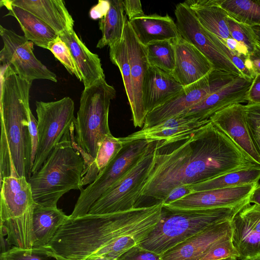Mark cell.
I'll return each instance as SVG.
<instances>
[{
  "label": "cell",
  "mask_w": 260,
  "mask_h": 260,
  "mask_svg": "<svg viewBox=\"0 0 260 260\" xmlns=\"http://www.w3.org/2000/svg\"><path fill=\"white\" fill-rule=\"evenodd\" d=\"M259 165L211 121L172 142L157 141L140 199L162 202L169 192Z\"/></svg>",
  "instance_id": "cell-1"
},
{
  "label": "cell",
  "mask_w": 260,
  "mask_h": 260,
  "mask_svg": "<svg viewBox=\"0 0 260 260\" xmlns=\"http://www.w3.org/2000/svg\"><path fill=\"white\" fill-rule=\"evenodd\" d=\"M162 206L159 202L125 211L69 218L47 246L66 259L82 260L124 238L143 240L159 222Z\"/></svg>",
  "instance_id": "cell-2"
},
{
  "label": "cell",
  "mask_w": 260,
  "mask_h": 260,
  "mask_svg": "<svg viewBox=\"0 0 260 260\" xmlns=\"http://www.w3.org/2000/svg\"><path fill=\"white\" fill-rule=\"evenodd\" d=\"M0 182L6 177L31 176V142L28 110L32 82L9 65L1 68Z\"/></svg>",
  "instance_id": "cell-3"
},
{
  "label": "cell",
  "mask_w": 260,
  "mask_h": 260,
  "mask_svg": "<svg viewBox=\"0 0 260 260\" xmlns=\"http://www.w3.org/2000/svg\"><path fill=\"white\" fill-rule=\"evenodd\" d=\"M74 127L57 144L41 168L27 179L36 204L57 207L63 194L73 189H83L84 161L71 140Z\"/></svg>",
  "instance_id": "cell-4"
},
{
  "label": "cell",
  "mask_w": 260,
  "mask_h": 260,
  "mask_svg": "<svg viewBox=\"0 0 260 260\" xmlns=\"http://www.w3.org/2000/svg\"><path fill=\"white\" fill-rule=\"evenodd\" d=\"M248 203L232 207L189 209H172L163 206L159 222L139 245L161 256L210 225L232 221Z\"/></svg>",
  "instance_id": "cell-5"
},
{
  "label": "cell",
  "mask_w": 260,
  "mask_h": 260,
  "mask_svg": "<svg viewBox=\"0 0 260 260\" xmlns=\"http://www.w3.org/2000/svg\"><path fill=\"white\" fill-rule=\"evenodd\" d=\"M115 97V88L105 79L84 88L81 93L74 121V145L84 159V170L95 158L104 139L111 134L109 112L111 101Z\"/></svg>",
  "instance_id": "cell-6"
},
{
  "label": "cell",
  "mask_w": 260,
  "mask_h": 260,
  "mask_svg": "<svg viewBox=\"0 0 260 260\" xmlns=\"http://www.w3.org/2000/svg\"><path fill=\"white\" fill-rule=\"evenodd\" d=\"M0 231L9 245L32 248L35 202L25 177H8L1 183Z\"/></svg>",
  "instance_id": "cell-7"
},
{
  "label": "cell",
  "mask_w": 260,
  "mask_h": 260,
  "mask_svg": "<svg viewBox=\"0 0 260 260\" xmlns=\"http://www.w3.org/2000/svg\"><path fill=\"white\" fill-rule=\"evenodd\" d=\"M157 143H150L140 159L95 202L87 214L113 213L137 207L141 191L152 168Z\"/></svg>",
  "instance_id": "cell-8"
},
{
  "label": "cell",
  "mask_w": 260,
  "mask_h": 260,
  "mask_svg": "<svg viewBox=\"0 0 260 260\" xmlns=\"http://www.w3.org/2000/svg\"><path fill=\"white\" fill-rule=\"evenodd\" d=\"M38 146L31 175L42 166L55 146L74 125V102L70 97L53 102L37 101Z\"/></svg>",
  "instance_id": "cell-9"
},
{
  "label": "cell",
  "mask_w": 260,
  "mask_h": 260,
  "mask_svg": "<svg viewBox=\"0 0 260 260\" xmlns=\"http://www.w3.org/2000/svg\"><path fill=\"white\" fill-rule=\"evenodd\" d=\"M151 142L134 140L124 144L118 154L100 172L96 179L80 191L70 218L87 214L95 202L120 179L145 153Z\"/></svg>",
  "instance_id": "cell-10"
},
{
  "label": "cell",
  "mask_w": 260,
  "mask_h": 260,
  "mask_svg": "<svg viewBox=\"0 0 260 260\" xmlns=\"http://www.w3.org/2000/svg\"><path fill=\"white\" fill-rule=\"evenodd\" d=\"M238 77L239 76L234 73L213 69L208 75L193 84L184 87L167 102L148 113L142 128L151 127L181 114Z\"/></svg>",
  "instance_id": "cell-11"
},
{
  "label": "cell",
  "mask_w": 260,
  "mask_h": 260,
  "mask_svg": "<svg viewBox=\"0 0 260 260\" xmlns=\"http://www.w3.org/2000/svg\"><path fill=\"white\" fill-rule=\"evenodd\" d=\"M0 35L3 42L0 52L2 66H10L21 78L30 82L36 79L57 82L56 75L34 55L32 42L1 25Z\"/></svg>",
  "instance_id": "cell-12"
},
{
  "label": "cell",
  "mask_w": 260,
  "mask_h": 260,
  "mask_svg": "<svg viewBox=\"0 0 260 260\" xmlns=\"http://www.w3.org/2000/svg\"><path fill=\"white\" fill-rule=\"evenodd\" d=\"M175 15L180 36L199 50L212 64L214 70L243 76L220 51L213 41L211 33L201 25L193 11L185 3H180L176 5Z\"/></svg>",
  "instance_id": "cell-13"
},
{
  "label": "cell",
  "mask_w": 260,
  "mask_h": 260,
  "mask_svg": "<svg viewBox=\"0 0 260 260\" xmlns=\"http://www.w3.org/2000/svg\"><path fill=\"white\" fill-rule=\"evenodd\" d=\"M232 239L240 257L250 260L260 256V205L247 203L231 221Z\"/></svg>",
  "instance_id": "cell-14"
},
{
  "label": "cell",
  "mask_w": 260,
  "mask_h": 260,
  "mask_svg": "<svg viewBox=\"0 0 260 260\" xmlns=\"http://www.w3.org/2000/svg\"><path fill=\"white\" fill-rule=\"evenodd\" d=\"M131 67L133 94V105L131 108L132 120L135 127H143L146 116L142 99L143 85L148 70L146 50L135 35L128 20L124 30Z\"/></svg>",
  "instance_id": "cell-15"
},
{
  "label": "cell",
  "mask_w": 260,
  "mask_h": 260,
  "mask_svg": "<svg viewBox=\"0 0 260 260\" xmlns=\"http://www.w3.org/2000/svg\"><path fill=\"white\" fill-rule=\"evenodd\" d=\"M257 184L194 192L163 206L177 209L235 207L249 202Z\"/></svg>",
  "instance_id": "cell-16"
},
{
  "label": "cell",
  "mask_w": 260,
  "mask_h": 260,
  "mask_svg": "<svg viewBox=\"0 0 260 260\" xmlns=\"http://www.w3.org/2000/svg\"><path fill=\"white\" fill-rule=\"evenodd\" d=\"M232 235L231 221L210 225L167 251L161 260H200L215 244Z\"/></svg>",
  "instance_id": "cell-17"
},
{
  "label": "cell",
  "mask_w": 260,
  "mask_h": 260,
  "mask_svg": "<svg viewBox=\"0 0 260 260\" xmlns=\"http://www.w3.org/2000/svg\"><path fill=\"white\" fill-rule=\"evenodd\" d=\"M252 81L245 77L239 76L181 114L201 121L210 120L212 115L225 108L247 102V93Z\"/></svg>",
  "instance_id": "cell-18"
},
{
  "label": "cell",
  "mask_w": 260,
  "mask_h": 260,
  "mask_svg": "<svg viewBox=\"0 0 260 260\" xmlns=\"http://www.w3.org/2000/svg\"><path fill=\"white\" fill-rule=\"evenodd\" d=\"M174 43L175 66L172 75L184 87L198 81L214 69L208 59L181 36Z\"/></svg>",
  "instance_id": "cell-19"
},
{
  "label": "cell",
  "mask_w": 260,
  "mask_h": 260,
  "mask_svg": "<svg viewBox=\"0 0 260 260\" xmlns=\"http://www.w3.org/2000/svg\"><path fill=\"white\" fill-rule=\"evenodd\" d=\"M210 119L260 165V155L248 128L244 105L237 104L225 108L215 113Z\"/></svg>",
  "instance_id": "cell-20"
},
{
  "label": "cell",
  "mask_w": 260,
  "mask_h": 260,
  "mask_svg": "<svg viewBox=\"0 0 260 260\" xmlns=\"http://www.w3.org/2000/svg\"><path fill=\"white\" fill-rule=\"evenodd\" d=\"M210 121H201L180 114L151 127L142 128L120 139L123 144L138 140L170 143L197 131Z\"/></svg>",
  "instance_id": "cell-21"
},
{
  "label": "cell",
  "mask_w": 260,
  "mask_h": 260,
  "mask_svg": "<svg viewBox=\"0 0 260 260\" xmlns=\"http://www.w3.org/2000/svg\"><path fill=\"white\" fill-rule=\"evenodd\" d=\"M184 87L172 74L149 65L144 80L142 91L146 115L177 94Z\"/></svg>",
  "instance_id": "cell-22"
},
{
  "label": "cell",
  "mask_w": 260,
  "mask_h": 260,
  "mask_svg": "<svg viewBox=\"0 0 260 260\" xmlns=\"http://www.w3.org/2000/svg\"><path fill=\"white\" fill-rule=\"evenodd\" d=\"M34 14L59 35L73 29L74 21L62 0H8Z\"/></svg>",
  "instance_id": "cell-23"
},
{
  "label": "cell",
  "mask_w": 260,
  "mask_h": 260,
  "mask_svg": "<svg viewBox=\"0 0 260 260\" xmlns=\"http://www.w3.org/2000/svg\"><path fill=\"white\" fill-rule=\"evenodd\" d=\"M59 36L70 50L82 76L84 88L91 86L101 79H105L98 55L88 49L74 29L64 31Z\"/></svg>",
  "instance_id": "cell-24"
},
{
  "label": "cell",
  "mask_w": 260,
  "mask_h": 260,
  "mask_svg": "<svg viewBox=\"0 0 260 260\" xmlns=\"http://www.w3.org/2000/svg\"><path fill=\"white\" fill-rule=\"evenodd\" d=\"M128 21L137 39L144 46L154 41L174 40L180 36L176 23L168 14L144 15Z\"/></svg>",
  "instance_id": "cell-25"
},
{
  "label": "cell",
  "mask_w": 260,
  "mask_h": 260,
  "mask_svg": "<svg viewBox=\"0 0 260 260\" xmlns=\"http://www.w3.org/2000/svg\"><path fill=\"white\" fill-rule=\"evenodd\" d=\"M1 7L9 12L5 16H11L19 22L24 37L40 47L47 49L49 43L58 36L56 31L40 18L29 12L11 4L8 0H1Z\"/></svg>",
  "instance_id": "cell-26"
},
{
  "label": "cell",
  "mask_w": 260,
  "mask_h": 260,
  "mask_svg": "<svg viewBox=\"0 0 260 260\" xmlns=\"http://www.w3.org/2000/svg\"><path fill=\"white\" fill-rule=\"evenodd\" d=\"M184 3L208 31L221 40L232 38L227 23L229 15L219 5V0H188Z\"/></svg>",
  "instance_id": "cell-27"
},
{
  "label": "cell",
  "mask_w": 260,
  "mask_h": 260,
  "mask_svg": "<svg viewBox=\"0 0 260 260\" xmlns=\"http://www.w3.org/2000/svg\"><path fill=\"white\" fill-rule=\"evenodd\" d=\"M69 218L57 207L44 206L35 203L32 248L47 246Z\"/></svg>",
  "instance_id": "cell-28"
},
{
  "label": "cell",
  "mask_w": 260,
  "mask_h": 260,
  "mask_svg": "<svg viewBox=\"0 0 260 260\" xmlns=\"http://www.w3.org/2000/svg\"><path fill=\"white\" fill-rule=\"evenodd\" d=\"M110 7L106 14L99 21L102 37L96 47H109L121 40L127 18L123 9L122 1H109Z\"/></svg>",
  "instance_id": "cell-29"
},
{
  "label": "cell",
  "mask_w": 260,
  "mask_h": 260,
  "mask_svg": "<svg viewBox=\"0 0 260 260\" xmlns=\"http://www.w3.org/2000/svg\"><path fill=\"white\" fill-rule=\"evenodd\" d=\"M260 166L231 172L218 177L188 185L192 192L258 184Z\"/></svg>",
  "instance_id": "cell-30"
},
{
  "label": "cell",
  "mask_w": 260,
  "mask_h": 260,
  "mask_svg": "<svg viewBox=\"0 0 260 260\" xmlns=\"http://www.w3.org/2000/svg\"><path fill=\"white\" fill-rule=\"evenodd\" d=\"M123 145L120 138H116L112 134L108 135L102 143L95 158L84 170L82 186L93 182L100 172L118 154Z\"/></svg>",
  "instance_id": "cell-31"
},
{
  "label": "cell",
  "mask_w": 260,
  "mask_h": 260,
  "mask_svg": "<svg viewBox=\"0 0 260 260\" xmlns=\"http://www.w3.org/2000/svg\"><path fill=\"white\" fill-rule=\"evenodd\" d=\"M219 5L235 20L260 26V0H219Z\"/></svg>",
  "instance_id": "cell-32"
},
{
  "label": "cell",
  "mask_w": 260,
  "mask_h": 260,
  "mask_svg": "<svg viewBox=\"0 0 260 260\" xmlns=\"http://www.w3.org/2000/svg\"><path fill=\"white\" fill-rule=\"evenodd\" d=\"M174 40L154 41L145 46L150 66L173 74L175 66Z\"/></svg>",
  "instance_id": "cell-33"
},
{
  "label": "cell",
  "mask_w": 260,
  "mask_h": 260,
  "mask_svg": "<svg viewBox=\"0 0 260 260\" xmlns=\"http://www.w3.org/2000/svg\"><path fill=\"white\" fill-rule=\"evenodd\" d=\"M109 48L110 59L111 62L117 66L120 71L128 102L130 108H132L133 105V94L131 67L124 34L120 41Z\"/></svg>",
  "instance_id": "cell-34"
},
{
  "label": "cell",
  "mask_w": 260,
  "mask_h": 260,
  "mask_svg": "<svg viewBox=\"0 0 260 260\" xmlns=\"http://www.w3.org/2000/svg\"><path fill=\"white\" fill-rule=\"evenodd\" d=\"M0 260H69L59 256L48 246L23 249L13 246L1 253Z\"/></svg>",
  "instance_id": "cell-35"
},
{
  "label": "cell",
  "mask_w": 260,
  "mask_h": 260,
  "mask_svg": "<svg viewBox=\"0 0 260 260\" xmlns=\"http://www.w3.org/2000/svg\"><path fill=\"white\" fill-rule=\"evenodd\" d=\"M227 23L231 37L244 45L249 54L251 53L258 43L252 27L240 23L229 16L227 17Z\"/></svg>",
  "instance_id": "cell-36"
},
{
  "label": "cell",
  "mask_w": 260,
  "mask_h": 260,
  "mask_svg": "<svg viewBox=\"0 0 260 260\" xmlns=\"http://www.w3.org/2000/svg\"><path fill=\"white\" fill-rule=\"evenodd\" d=\"M48 49L62 63L69 73L75 75L80 81H82V76L69 47L59 36L49 43Z\"/></svg>",
  "instance_id": "cell-37"
},
{
  "label": "cell",
  "mask_w": 260,
  "mask_h": 260,
  "mask_svg": "<svg viewBox=\"0 0 260 260\" xmlns=\"http://www.w3.org/2000/svg\"><path fill=\"white\" fill-rule=\"evenodd\" d=\"M244 112L252 141L260 155V104H247Z\"/></svg>",
  "instance_id": "cell-38"
},
{
  "label": "cell",
  "mask_w": 260,
  "mask_h": 260,
  "mask_svg": "<svg viewBox=\"0 0 260 260\" xmlns=\"http://www.w3.org/2000/svg\"><path fill=\"white\" fill-rule=\"evenodd\" d=\"M232 238L220 241L212 246L200 260H219L228 257L239 258Z\"/></svg>",
  "instance_id": "cell-39"
},
{
  "label": "cell",
  "mask_w": 260,
  "mask_h": 260,
  "mask_svg": "<svg viewBox=\"0 0 260 260\" xmlns=\"http://www.w3.org/2000/svg\"><path fill=\"white\" fill-rule=\"evenodd\" d=\"M211 37L220 51L234 64L244 77L251 80L254 79V77L248 70L246 65V59L248 56L246 58L239 56L229 49L218 38L212 33H211Z\"/></svg>",
  "instance_id": "cell-40"
},
{
  "label": "cell",
  "mask_w": 260,
  "mask_h": 260,
  "mask_svg": "<svg viewBox=\"0 0 260 260\" xmlns=\"http://www.w3.org/2000/svg\"><path fill=\"white\" fill-rule=\"evenodd\" d=\"M116 260H161V256L136 245L119 256Z\"/></svg>",
  "instance_id": "cell-41"
},
{
  "label": "cell",
  "mask_w": 260,
  "mask_h": 260,
  "mask_svg": "<svg viewBox=\"0 0 260 260\" xmlns=\"http://www.w3.org/2000/svg\"><path fill=\"white\" fill-rule=\"evenodd\" d=\"M123 9L125 15L128 16V20L144 15L140 1H122Z\"/></svg>",
  "instance_id": "cell-42"
},
{
  "label": "cell",
  "mask_w": 260,
  "mask_h": 260,
  "mask_svg": "<svg viewBox=\"0 0 260 260\" xmlns=\"http://www.w3.org/2000/svg\"><path fill=\"white\" fill-rule=\"evenodd\" d=\"M247 104H260V74L255 76L248 90Z\"/></svg>",
  "instance_id": "cell-43"
},
{
  "label": "cell",
  "mask_w": 260,
  "mask_h": 260,
  "mask_svg": "<svg viewBox=\"0 0 260 260\" xmlns=\"http://www.w3.org/2000/svg\"><path fill=\"white\" fill-rule=\"evenodd\" d=\"M221 41L229 49L234 52L239 56L244 58L248 56L249 52L247 47L233 38H230Z\"/></svg>",
  "instance_id": "cell-44"
},
{
  "label": "cell",
  "mask_w": 260,
  "mask_h": 260,
  "mask_svg": "<svg viewBox=\"0 0 260 260\" xmlns=\"http://www.w3.org/2000/svg\"><path fill=\"white\" fill-rule=\"evenodd\" d=\"M192 192L188 185L178 186L171 190L162 203L164 205L170 204Z\"/></svg>",
  "instance_id": "cell-45"
},
{
  "label": "cell",
  "mask_w": 260,
  "mask_h": 260,
  "mask_svg": "<svg viewBox=\"0 0 260 260\" xmlns=\"http://www.w3.org/2000/svg\"><path fill=\"white\" fill-rule=\"evenodd\" d=\"M109 7V1H100L99 4L91 9V17L94 19L102 18L107 13Z\"/></svg>",
  "instance_id": "cell-46"
},
{
  "label": "cell",
  "mask_w": 260,
  "mask_h": 260,
  "mask_svg": "<svg viewBox=\"0 0 260 260\" xmlns=\"http://www.w3.org/2000/svg\"><path fill=\"white\" fill-rule=\"evenodd\" d=\"M255 76L260 74V44L258 43L253 51L248 55Z\"/></svg>",
  "instance_id": "cell-47"
},
{
  "label": "cell",
  "mask_w": 260,
  "mask_h": 260,
  "mask_svg": "<svg viewBox=\"0 0 260 260\" xmlns=\"http://www.w3.org/2000/svg\"><path fill=\"white\" fill-rule=\"evenodd\" d=\"M250 203L260 205V184H258L249 198Z\"/></svg>",
  "instance_id": "cell-48"
},
{
  "label": "cell",
  "mask_w": 260,
  "mask_h": 260,
  "mask_svg": "<svg viewBox=\"0 0 260 260\" xmlns=\"http://www.w3.org/2000/svg\"><path fill=\"white\" fill-rule=\"evenodd\" d=\"M82 260H114L112 258L103 255H90Z\"/></svg>",
  "instance_id": "cell-49"
},
{
  "label": "cell",
  "mask_w": 260,
  "mask_h": 260,
  "mask_svg": "<svg viewBox=\"0 0 260 260\" xmlns=\"http://www.w3.org/2000/svg\"><path fill=\"white\" fill-rule=\"evenodd\" d=\"M252 28L256 35L258 43L260 44V26H253Z\"/></svg>",
  "instance_id": "cell-50"
},
{
  "label": "cell",
  "mask_w": 260,
  "mask_h": 260,
  "mask_svg": "<svg viewBox=\"0 0 260 260\" xmlns=\"http://www.w3.org/2000/svg\"><path fill=\"white\" fill-rule=\"evenodd\" d=\"M219 260H239V259L237 257H228Z\"/></svg>",
  "instance_id": "cell-51"
},
{
  "label": "cell",
  "mask_w": 260,
  "mask_h": 260,
  "mask_svg": "<svg viewBox=\"0 0 260 260\" xmlns=\"http://www.w3.org/2000/svg\"><path fill=\"white\" fill-rule=\"evenodd\" d=\"M250 260H260V256L254 257L251 259Z\"/></svg>",
  "instance_id": "cell-52"
}]
</instances>
